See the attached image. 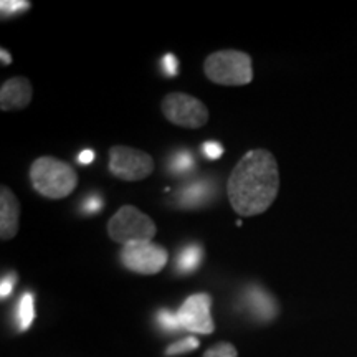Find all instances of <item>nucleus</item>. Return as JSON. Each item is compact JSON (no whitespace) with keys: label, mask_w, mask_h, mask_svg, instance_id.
I'll return each mask as SVG.
<instances>
[{"label":"nucleus","mask_w":357,"mask_h":357,"mask_svg":"<svg viewBox=\"0 0 357 357\" xmlns=\"http://www.w3.org/2000/svg\"><path fill=\"white\" fill-rule=\"evenodd\" d=\"M278 190V162L266 149L245 153L227 182L230 205L240 217H253L266 212L275 202Z\"/></svg>","instance_id":"1"},{"label":"nucleus","mask_w":357,"mask_h":357,"mask_svg":"<svg viewBox=\"0 0 357 357\" xmlns=\"http://www.w3.org/2000/svg\"><path fill=\"white\" fill-rule=\"evenodd\" d=\"M30 182L42 197L60 200L77 189L78 174L65 160L43 155L30 166Z\"/></svg>","instance_id":"2"},{"label":"nucleus","mask_w":357,"mask_h":357,"mask_svg":"<svg viewBox=\"0 0 357 357\" xmlns=\"http://www.w3.org/2000/svg\"><path fill=\"white\" fill-rule=\"evenodd\" d=\"M205 77L222 86H245L253 79L252 56L240 50H220L205 58Z\"/></svg>","instance_id":"3"},{"label":"nucleus","mask_w":357,"mask_h":357,"mask_svg":"<svg viewBox=\"0 0 357 357\" xmlns=\"http://www.w3.org/2000/svg\"><path fill=\"white\" fill-rule=\"evenodd\" d=\"M158 227L153 218L134 205H123L108 222V235L123 247L132 242H153Z\"/></svg>","instance_id":"4"},{"label":"nucleus","mask_w":357,"mask_h":357,"mask_svg":"<svg viewBox=\"0 0 357 357\" xmlns=\"http://www.w3.org/2000/svg\"><path fill=\"white\" fill-rule=\"evenodd\" d=\"M162 113L167 121L181 128L199 129L208 121V109L199 98L187 93H169L162 100Z\"/></svg>","instance_id":"5"},{"label":"nucleus","mask_w":357,"mask_h":357,"mask_svg":"<svg viewBox=\"0 0 357 357\" xmlns=\"http://www.w3.org/2000/svg\"><path fill=\"white\" fill-rule=\"evenodd\" d=\"M109 172L126 182L144 181L154 171V160L141 149L114 146L109 149Z\"/></svg>","instance_id":"6"},{"label":"nucleus","mask_w":357,"mask_h":357,"mask_svg":"<svg viewBox=\"0 0 357 357\" xmlns=\"http://www.w3.org/2000/svg\"><path fill=\"white\" fill-rule=\"evenodd\" d=\"M121 263L137 275H158L167 263V250L154 242H132L119 253Z\"/></svg>","instance_id":"7"},{"label":"nucleus","mask_w":357,"mask_h":357,"mask_svg":"<svg viewBox=\"0 0 357 357\" xmlns=\"http://www.w3.org/2000/svg\"><path fill=\"white\" fill-rule=\"evenodd\" d=\"M212 298L205 293L192 294L182 303L177 314L181 319L182 329L197 334H211L215 329L211 314Z\"/></svg>","instance_id":"8"},{"label":"nucleus","mask_w":357,"mask_h":357,"mask_svg":"<svg viewBox=\"0 0 357 357\" xmlns=\"http://www.w3.org/2000/svg\"><path fill=\"white\" fill-rule=\"evenodd\" d=\"M33 96L32 83L25 77H13L3 82L0 88V109L17 111L25 109Z\"/></svg>","instance_id":"9"},{"label":"nucleus","mask_w":357,"mask_h":357,"mask_svg":"<svg viewBox=\"0 0 357 357\" xmlns=\"http://www.w3.org/2000/svg\"><path fill=\"white\" fill-rule=\"evenodd\" d=\"M20 225V202L8 187H0V236L10 240Z\"/></svg>","instance_id":"10"},{"label":"nucleus","mask_w":357,"mask_h":357,"mask_svg":"<svg viewBox=\"0 0 357 357\" xmlns=\"http://www.w3.org/2000/svg\"><path fill=\"white\" fill-rule=\"evenodd\" d=\"M247 301L250 310L255 312L258 318L263 321L273 319L276 312H278V306H276L273 298L261 288H250L247 291Z\"/></svg>","instance_id":"11"},{"label":"nucleus","mask_w":357,"mask_h":357,"mask_svg":"<svg viewBox=\"0 0 357 357\" xmlns=\"http://www.w3.org/2000/svg\"><path fill=\"white\" fill-rule=\"evenodd\" d=\"M212 185L205 181H197L187 184L178 194V204L182 207H199L207 202V199L212 195Z\"/></svg>","instance_id":"12"},{"label":"nucleus","mask_w":357,"mask_h":357,"mask_svg":"<svg viewBox=\"0 0 357 357\" xmlns=\"http://www.w3.org/2000/svg\"><path fill=\"white\" fill-rule=\"evenodd\" d=\"M204 258V250L200 245H187L185 248H182L177 255V270L181 273H194L197 270Z\"/></svg>","instance_id":"13"},{"label":"nucleus","mask_w":357,"mask_h":357,"mask_svg":"<svg viewBox=\"0 0 357 357\" xmlns=\"http://www.w3.org/2000/svg\"><path fill=\"white\" fill-rule=\"evenodd\" d=\"M35 319V300L30 293H25L19 303V326L20 331H26Z\"/></svg>","instance_id":"14"},{"label":"nucleus","mask_w":357,"mask_h":357,"mask_svg":"<svg viewBox=\"0 0 357 357\" xmlns=\"http://www.w3.org/2000/svg\"><path fill=\"white\" fill-rule=\"evenodd\" d=\"M194 167V155L189 151H181L174 154L171 159V171L176 174H184Z\"/></svg>","instance_id":"15"},{"label":"nucleus","mask_w":357,"mask_h":357,"mask_svg":"<svg viewBox=\"0 0 357 357\" xmlns=\"http://www.w3.org/2000/svg\"><path fill=\"white\" fill-rule=\"evenodd\" d=\"M32 3L29 0H2L0 2V12H2V19L6 20L8 17L17 15V13L29 10Z\"/></svg>","instance_id":"16"},{"label":"nucleus","mask_w":357,"mask_h":357,"mask_svg":"<svg viewBox=\"0 0 357 357\" xmlns=\"http://www.w3.org/2000/svg\"><path fill=\"white\" fill-rule=\"evenodd\" d=\"M158 321H159V324L162 326L164 329H167V331H177V329L182 328L181 319H178L177 312H171V311H167V310L159 311Z\"/></svg>","instance_id":"17"},{"label":"nucleus","mask_w":357,"mask_h":357,"mask_svg":"<svg viewBox=\"0 0 357 357\" xmlns=\"http://www.w3.org/2000/svg\"><path fill=\"white\" fill-rule=\"evenodd\" d=\"M199 347V341L195 337H185L182 339V341L176 342V344L169 346L166 354L167 356H176V354H184V352H189V351H194Z\"/></svg>","instance_id":"18"},{"label":"nucleus","mask_w":357,"mask_h":357,"mask_svg":"<svg viewBox=\"0 0 357 357\" xmlns=\"http://www.w3.org/2000/svg\"><path fill=\"white\" fill-rule=\"evenodd\" d=\"M204 357H238V352L230 342H220V344L211 347Z\"/></svg>","instance_id":"19"},{"label":"nucleus","mask_w":357,"mask_h":357,"mask_svg":"<svg viewBox=\"0 0 357 357\" xmlns=\"http://www.w3.org/2000/svg\"><path fill=\"white\" fill-rule=\"evenodd\" d=\"M102 208V199L98 194L88 195L83 202V211L93 215V213H98Z\"/></svg>","instance_id":"20"},{"label":"nucleus","mask_w":357,"mask_h":357,"mask_svg":"<svg viewBox=\"0 0 357 357\" xmlns=\"http://www.w3.org/2000/svg\"><path fill=\"white\" fill-rule=\"evenodd\" d=\"M202 151H204L205 158H208V159H212V160L220 159L222 154H223V147H222L220 142H217V141L205 142V144L202 146Z\"/></svg>","instance_id":"21"},{"label":"nucleus","mask_w":357,"mask_h":357,"mask_svg":"<svg viewBox=\"0 0 357 357\" xmlns=\"http://www.w3.org/2000/svg\"><path fill=\"white\" fill-rule=\"evenodd\" d=\"M162 63H164V70H166L169 77H176L178 71V60L172 55V53H167V55L162 58Z\"/></svg>","instance_id":"22"},{"label":"nucleus","mask_w":357,"mask_h":357,"mask_svg":"<svg viewBox=\"0 0 357 357\" xmlns=\"http://www.w3.org/2000/svg\"><path fill=\"white\" fill-rule=\"evenodd\" d=\"M13 283H15V275H7L2 278V284H0V296L7 298L8 294H10L12 288H13Z\"/></svg>","instance_id":"23"},{"label":"nucleus","mask_w":357,"mask_h":357,"mask_svg":"<svg viewBox=\"0 0 357 357\" xmlns=\"http://www.w3.org/2000/svg\"><path fill=\"white\" fill-rule=\"evenodd\" d=\"M93 160H95V153H93V151H89V149L82 151V153H79V155H78V162L83 164V166H89Z\"/></svg>","instance_id":"24"},{"label":"nucleus","mask_w":357,"mask_h":357,"mask_svg":"<svg viewBox=\"0 0 357 357\" xmlns=\"http://www.w3.org/2000/svg\"><path fill=\"white\" fill-rule=\"evenodd\" d=\"M0 56H2V65H10L12 63V56H10V53H8L6 48H2V50H0Z\"/></svg>","instance_id":"25"}]
</instances>
